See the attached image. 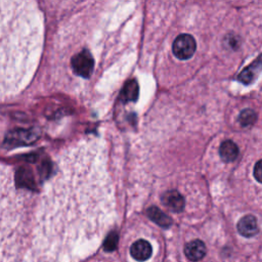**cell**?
I'll return each instance as SVG.
<instances>
[{"label": "cell", "mask_w": 262, "mask_h": 262, "mask_svg": "<svg viewBox=\"0 0 262 262\" xmlns=\"http://www.w3.org/2000/svg\"><path fill=\"white\" fill-rule=\"evenodd\" d=\"M139 94V87L136 80H129L121 91L120 98L123 102L136 101Z\"/></svg>", "instance_id": "cell-10"}, {"label": "cell", "mask_w": 262, "mask_h": 262, "mask_svg": "<svg viewBox=\"0 0 262 262\" xmlns=\"http://www.w3.org/2000/svg\"><path fill=\"white\" fill-rule=\"evenodd\" d=\"M147 215L148 217L156 222L158 225L162 226V227H169L172 223V220L169 216H167L166 214H164L159 208L157 207H150L147 209Z\"/></svg>", "instance_id": "cell-11"}, {"label": "cell", "mask_w": 262, "mask_h": 262, "mask_svg": "<svg viewBox=\"0 0 262 262\" xmlns=\"http://www.w3.org/2000/svg\"><path fill=\"white\" fill-rule=\"evenodd\" d=\"M118 245V234L116 232H111L107 236L106 239L103 244V248L105 251H114L117 248Z\"/></svg>", "instance_id": "cell-13"}, {"label": "cell", "mask_w": 262, "mask_h": 262, "mask_svg": "<svg viewBox=\"0 0 262 262\" xmlns=\"http://www.w3.org/2000/svg\"><path fill=\"white\" fill-rule=\"evenodd\" d=\"M237 230L242 235L246 237H251L257 234L259 231V226L256 217L252 215H247L239 219V221L237 222Z\"/></svg>", "instance_id": "cell-5"}, {"label": "cell", "mask_w": 262, "mask_h": 262, "mask_svg": "<svg viewBox=\"0 0 262 262\" xmlns=\"http://www.w3.org/2000/svg\"><path fill=\"white\" fill-rule=\"evenodd\" d=\"M163 204L174 212H180L184 208L185 202L178 191L172 190L163 195Z\"/></svg>", "instance_id": "cell-8"}, {"label": "cell", "mask_w": 262, "mask_h": 262, "mask_svg": "<svg viewBox=\"0 0 262 262\" xmlns=\"http://www.w3.org/2000/svg\"><path fill=\"white\" fill-rule=\"evenodd\" d=\"M256 118H257V115L256 113L251 110V108H247V110H244L241 115H239V123L247 127V126H250L252 124L255 123L256 121Z\"/></svg>", "instance_id": "cell-12"}, {"label": "cell", "mask_w": 262, "mask_h": 262, "mask_svg": "<svg viewBox=\"0 0 262 262\" xmlns=\"http://www.w3.org/2000/svg\"><path fill=\"white\" fill-rule=\"evenodd\" d=\"M71 66L76 75L89 78L94 69V59L87 49H83L72 57Z\"/></svg>", "instance_id": "cell-2"}, {"label": "cell", "mask_w": 262, "mask_h": 262, "mask_svg": "<svg viewBox=\"0 0 262 262\" xmlns=\"http://www.w3.org/2000/svg\"><path fill=\"white\" fill-rule=\"evenodd\" d=\"M260 70H261V57L258 56L255 61H253L250 66H248L246 69H244L241 72V74L237 76V80L243 84H250L258 76Z\"/></svg>", "instance_id": "cell-7"}, {"label": "cell", "mask_w": 262, "mask_h": 262, "mask_svg": "<svg viewBox=\"0 0 262 262\" xmlns=\"http://www.w3.org/2000/svg\"><path fill=\"white\" fill-rule=\"evenodd\" d=\"M195 49V40L189 34H181L177 36L172 45L173 54L181 60H185L191 57L194 54Z\"/></svg>", "instance_id": "cell-3"}, {"label": "cell", "mask_w": 262, "mask_h": 262, "mask_svg": "<svg viewBox=\"0 0 262 262\" xmlns=\"http://www.w3.org/2000/svg\"><path fill=\"white\" fill-rule=\"evenodd\" d=\"M219 155L224 162H232L238 155V147L232 140H225L219 147Z\"/></svg>", "instance_id": "cell-9"}, {"label": "cell", "mask_w": 262, "mask_h": 262, "mask_svg": "<svg viewBox=\"0 0 262 262\" xmlns=\"http://www.w3.org/2000/svg\"><path fill=\"white\" fill-rule=\"evenodd\" d=\"M35 45L28 0H0V95L19 85Z\"/></svg>", "instance_id": "cell-1"}, {"label": "cell", "mask_w": 262, "mask_h": 262, "mask_svg": "<svg viewBox=\"0 0 262 262\" xmlns=\"http://www.w3.org/2000/svg\"><path fill=\"white\" fill-rule=\"evenodd\" d=\"M184 254L190 261H199L206 254V246L201 239H194L186 244Z\"/></svg>", "instance_id": "cell-6"}, {"label": "cell", "mask_w": 262, "mask_h": 262, "mask_svg": "<svg viewBox=\"0 0 262 262\" xmlns=\"http://www.w3.org/2000/svg\"><path fill=\"white\" fill-rule=\"evenodd\" d=\"M261 175H262V168H261V161H258L255 168H254V176L256 177L258 182H261Z\"/></svg>", "instance_id": "cell-14"}, {"label": "cell", "mask_w": 262, "mask_h": 262, "mask_svg": "<svg viewBox=\"0 0 262 262\" xmlns=\"http://www.w3.org/2000/svg\"><path fill=\"white\" fill-rule=\"evenodd\" d=\"M151 254L152 248L145 239H139L133 243L130 248V255L137 261H145L150 258Z\"/></svg>", "instance_id": "cell-4"}]
</instances>
